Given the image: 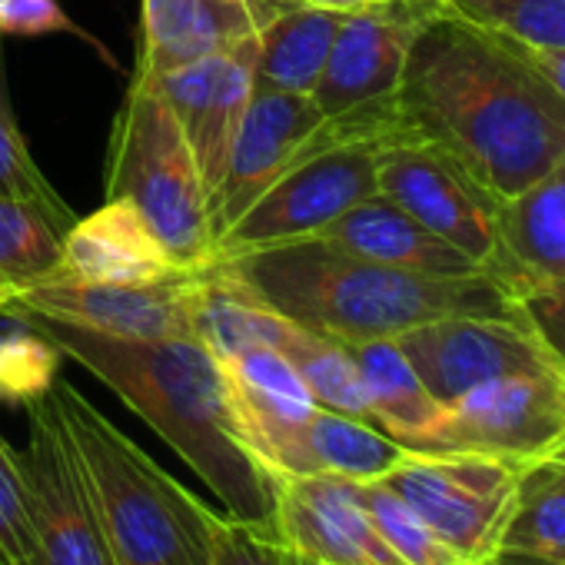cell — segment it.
Wrapping results in <instances>:
<instances>
[{
  "label": "cell",
  "mask_w": 565,
  "mask_h": 565,
  "mask_svg": "<svg viewBox=\"0 0 565 565\" xmlns=\"http://www.w3.org/2000/svg\"><path fill=\"white\" fill-rule=\"evenodd\" d=\"M51 396L77 449L114 565H210L216 509L160 469L74 383L57 376Z\"/></svg>",
  "instance_id": "obj_4"
},
{
  "label": "cell",
  "mask_w": 565,
  "mask_h": 565,
  "mask_svg": "<svg viewBox=\"0 0 565 565\" xmlns=\"http://www.w3.org/2000/svg\"><path fill=\"white\" fill-rule=\"evenodd\" d=\"M360 495L370 509L386 545L403 558V565H466L433 529L429 522L386 482H360Z\"/></svg>",
  "instance_id": "obj_31"
},
{
  "label": "cell",
  "mask_w": 565,
  "mask_h": 565,
  "mask_svg": "<svg viewBox=\"0 0 565 565\" xmlns=\"http://www.w3.org/2000/svg\"><path fill=\"white\" fill-rule=\"evenodd\" d=\"M290 565H313V562H307V558H300V555L290 552Z\"/></svg>",
  "instance_id": "obj_41"
},
{
  "label": "cell",
  "mask_w": 565,
  "mask_h": 565,
  "mask_svg": "<svg viewBox=\"0 0 565 565\" xmlns=\"http://www.w3.org/2000/svg\"><path fill=\"white\" fill-rule=\"evenodd\" d=\"M443 4L433 0H383L376 8L343 14L327 67L313 87L323 117L383 104L399 94L409 54L423 28Z\"/></svg>",
  "instance_id": "obj_13"
},
{
  "label": "cell",
  "mask_w": 565,
  "mask_h": 565,
  "mask_svg": "<svg viewBox=\"0 0 565 565\" xmlns=\"http://www.w3.org/2000/svg\"><path fill=\"white\" fill-rule=\"evenodd\" d=\"M522 472L495 456L409 449L380 482L399 492L466 565H486L515 512Z\"/></svg>",
  "instance_id": "obj_7"
},
{
  "label": "cell",
  "mask_w": 565,
  "mask_h": 565,
  "mask_svg": "<svg viewBox=\"0 0 565 565\" xmlns=\"http://www.w3.org/2000/svg\"><path fill=\"white\" fill-rule=\"evenodd\" d=\"M239 4H246V0H239Z\"/></svg>",
  "instance_id": "obj_44"
},
{
  "label": "cell",
  "mask_w": 565,
  "mask_h": 565,
  "mask_svg": "<svg viewBox=\"0 0 565 565\" xmlns=\"http://www.w3.org/2000/svg\"><path fill=\"white\" fill-rule=\"evenodd\" d=\"M210 565H290V548L273 522H243L230 512L213 515Z\"/></svg>",
  "instance_id": "obj_33"
},
{
  "label": "cell",
  "mask_w": 565,
  "mask_h": 565,
  "mask_svg": "<svg viewBox=\"0 0 565 565\" xmlns=\"http://www.w3.org/2000/svg\"><path fill=\"white\" fill-rule=\"evenodd\" d=\"M323 124L313 97L256 87L243 127L233 140L223 180L206 203L213 246L216 239L263 196V190L287 170L307 137Z\"/></svg>",
  "instance_id": "obj_15"
},
{
  "label": "cell",
  "mask_w": 565,
  "mask_h": 565,
  "mask_svg": "<svg viewBox=\"0 0 565 565\" xmlns=\"http://www.w3.org/2000/svg\"><path fill=\"white\" fill-rule=\"evenodd\" d=\"M0 196H18V200L38 203L64 230H71L74 220H77V213L67 206V200L54 190V183L38 167V160L31 153V143L21 134V124H18L14 104H11L4 54H0Z\"/></svg>",
  "instance_id": "obj_29"
},
{
  "label": "cell",
  "mask_w": 565,
  "mask_h": 565,
  "mask_svg": "<svg viewBox=\"0 0 565 565\" xmlns=\"http://www.w3.org/2000/svg\"><path fill=\"white\" fill-rule=\"evenodd\" d=\"M489 565H565V562H545V558H525V555H495Z\"/></svg>",
  "instance_id": "obj_38"
},
{
  "label": "cell",
  "mask_w": 565,
  "mask_h": 565,
  "mask_svg": "<svg viewBox=\"0 0 565 565\" xmlns=\"http://www.w3.org/2000/svg\"><path fill=\"white\" fill-rule=\"evenodd\" d=\"M343 14L294 4L256 31V87L310 97Z\"/></svg>",
  "instance_id": "obj_22"
},
{
  "label": "cell",
  "mask_w": 565,
  "mask_h": 565,
  "mask_svg": "<svg viewBox=\"0 0 565 565\" xmlns=\"http://www.w3.org/2000/svg\"><path fill=\"white\" fill-rule=\"evenodd\" d=\"M273 529L313 565H403L386 545L360 482L327 472H269Z\"/></svg>",
  "instance_id": "obj_14"
},
{
  "label": "cell",
  "mask_w": 565,
  "mask_h": 565,
  "mask_svg": "<svg viewBox=\"0 0 565 565\" xmlns=\"http://www.w3.org/2000/svg\"><path fill=\"white\" fill-rule=\"evenodd\" d=\"M253 90H256V34H246L233 41L230 47H223V61L216 71V84H213L203 124L190 143L196 167H200L206 203L223 180V170H226L233 140L243 127V117L249 110Z\"/></svg>",
  "instance_id": "obj_24"
},
{
  "label": "cell",
  "mask_w": 565,
  "mask_h": 565,
  "mask_svg": "<svg viewBox=\"0 0 565 565\" xmlns=\"http://www.w3.org/2000/svg\"><path fill=\"white\" fill-rule=\"evenodd\" d=\"M495 273L515 290L565 279V160L499 203Z\"/></svg>",
  "instance_id": "obj_19"
},
{
  "label": "cell",
  "mask_w": 565,
  "mask_h": 565,
  "mask_svg": "<svg viewBox=\"0 0 565 565\" xmlns=\"http://www.w3.org/2000/svg\"><path fill=\"white\" fill-rule=\"evenodd\" d=\"M495 555H525L565 562V472L552 462L529 466L515 512L502 532Z\"/></svg>",
  "instance_id": "obj_27"
},
{
  "label": "cell",
  "mask_w": 565,
  "mask_h": 565,
  "mask_svg": "<svg viewBox=\"0 0 565 565\" xmlns=\"http://www.w3.org/2000/svg\"><path fill=\"white\" fill-rule=\"evenodd\" d=\"M210 266L279 317L340 343L396 340L443 317L515 310V287L492 269L426 276L360 259L323 239L239 249Z\"/></svg>",
  "instance_id": "obj_3"
},
{
  "label": "cell",
  "mask_w": 565,
  "mask_h": 565,
  "mask_svg": "<svg viewBox=\"0 0 565 565\" xmlns=\"http://www.w3.org/2000/svg\"><path fill=\"white\" fill-rule=\"evenodd\" d=\"M200 269H183L150 282H64L47 279L11 297L8 313H38L71 327L124 340L196 337V307L203 294Z\"/></svg>",
  "instance_id": "obj_9"
},
{
  "label": "cell",
  "mask_w": 565,
  "mask_h": 565,
  "mask_svg": "<svg viewBox=\"0 0 565 565\" xmlns=\"http://www.w3.org/2000/svg\"><path fill=\"white\" fill-rule=\"evenodd\" d=\"M8 320L14 327L0 333V403L28 409L57 383L64 353L34 327L14 317Z\"/></svg>",
  "instance_id": "obj_30"
},
{
  "label": "cell",
  "mask_w": 565,
  "mask_h": 565,
  "mask_svg": "<svg viewBox=\"0 0 565 565\" xmlns=\"http://www.w3.org/2000/svg\"><path fill=\"white\" fill-rule=\"evenodd\" d=\"M256 34L239 0H143L137 67L160 74Z\"/></svg>",
  "instance_id": "obj_20"
},
{
  "label": "cell",
  "mask_w": 565,
  "mask_h": 565,
  "mask_svg": "<svg viewBox=\"0 0 565 565\" xmlns=\"http://www.w3.org/2000/svg\"><path fill=\"white\" fill-rule=\"evenodd\" d=\"M290 333V320L263 307L213 266H206L203 294L196 307V340L216 356L230 360L246 350H279Z\"/></svg>",
  "instance_id": "obj_25"
},
{
  "label": "cell",
  "mask_w": 565,
  "mask_h": 565,
  "mask_svg": "<svg viewBox=\"0 0 565 565\" xmlns=\"http://www.w3.org/2000/svg\"><path fill=\"white\" fill-rule=\"evenodd\" d=\"M343 253H353L370 263H383L393 269L426 273V276H472L489 273L482 263L456 249L449 239L426 230L406 210H399L383 193H373L327 223L317 236Z\"/></svg>",
  "instance_id": "obj_18"
},
{
  "label": "cell",
  "mask_w": 565,
  "mask_h": 565,
  "mask_svg": "<svg viewBox=\"0 0 565 565\" xmlns=\"http://www.w3.org/2000/svg\"><path fill=\"white\" fill-rule=\"evenodd\" d=\"M396 140L399 124L390 100L323 117L297 150L294 163L216 239L213 259L317 236L340 213L380 193V153Z\"/></svg>",
  "instance_id": "obj_5"
},
{
  "label": "cell",
  "mask_w": 565,
  "mask_h": 565,
  "mask_svg": "<svg viewBox=\"0 0 565 565\" xmlns=\"http://www.w3.org/2000/svg\"><path fill=\"white\" fill-rule=\"evenodd\" d=\"M495 34V31H492ZM542 84H548L562 100H565V51H545V47H529V44H519L505 34H495Z\"/></svg>",
  "instance_id": "obj_36"
},
{
  "label": "cell",
  "mask_w": 565,
  "mask_h": 565,
  "mask_svg": "<svg viewBox=\"0 0 565 565\" xmlns=\"http://www.w3.org/2000/svg\"><path fill=\"white\" fill-rule=\"evenodd\" d=\"M0 294H14L11 287H4V282H0Z\"/></svg>",
  "instance_id": "obj_42"
},
{
  "label": "cell",
  "mask_w": 565,
  "mask_h": 565,
  "mask_svg": "<svg viewBox=\"0 0 565 565\" xmlns=\"http://www.w3.org/2000/svg\"><path fill=\"white\" fill-rule=\"evenodd\" d=\"M11 297H14V294H0V323L8 320L4 313H8V303H11Z\"/></svg>",
  "instance_id": "obj_40"
},
{
  "label": "cell",
  "mask_w": 565,
  "mask_h": 565,
  "mask_svg": "<svg viewBox=\"0 0 565 565\" xmlns=\"http://www.w3.org/2000/svg\"><path fill=\"white\" fill-rule=\"evenodd\" d=\"M347 347L363 376L370 419L386 436L419 452L426 439L436 433L446 413V403H439L426 390V383L419 380L413 363L403 356L396 340H370V343H347Z\"/></svg>",
  "instance_id": "obj_21"
},
{
  "label": "cell",
  "mask_w": 565,
  "mask_h": 565,
  "mask_svg": "<svg viewBox=\"0 0 565 565\" xmlns=\"http://www.w3.org/2000/svg\"><path fill=\"white\" fill-rule=\"evenodd\" d=\"M396 347L439 403H452L489 380L562 370L519 310L443 317L396 337Z\"/></svg>",
  "instance_id": "obj_12"
},
{
  "label": "cell",
  "mask_w": 565,
  "mask_h": 565,
  "mask_svg": "<svg viewBox=\"0 0 565 565\" xmlns=\"http://www.w3.org/2000/svg\"><path fill=\"white\" fill-rule=\"evenodd\" d=\"M107 200H130L180 266L213 263L206 193L193 147L150 71L134 64L107 150Z\"/></svg>",
  "instance_id": "obj_6"
},
{
  "label": "cell",
  "mask_w": 565,
  "mask_h": 565,
  "mask_svg": "<svg viewBox=\"0 0 565 565\" xmlns=\"http://www.w3.org/2000/svg\"><path fill=\"white\" fill-rule=\"evenodd\" d=\"M486 565H489V562H486Z\"/></svg>",
  "instance_id": "obj_45"
},
{
  "label": "cell",
  "mask_w": 565,
  "mask_h": 565,
  "mask_svg": "<svg viewBox=\"0 0 565 565\" xmlns=\"http://www.w3.org/2000/svg\"><path fill=\"white\" fill-rule=\"evenodd\" d=\"M433 4H456V0H433Z\"/></svg>",
  "instance_id": "obj_43"
},
{
  "label": "cell",
  "mask_w": 565,
  "mask_h": 565,
  "mask_svg": "<svg viewBox=\"0 0 565 565\" xmlns=\"http://www.w3.org/2000/svg\"><path fill=\"white\" fill-rule=\"evenodd\" d=\"M406 456L409 449L386 436L376 423L317 406L300 433L294 472H327L353 482H376Z\"/></svg>",
  "instance_id": "obj_23"
},
{
  "label": "cell",
  "mask_w": 565,
  "mask_h": 565,
  "mask_svg": "<svg viewBox=\"0 0 565 565\" xmlns=\"http://www.w3.org/2000/svg\"><path fill=\"white\" fill-rule=\"evenodd\" d=\"M0 565H41L21 452L0 436Z\"/></svg>",
  "instance_id": "obj_32"
},
{
  "label": "cell",
  "mask_w": 565,
  "mask_h": 565,
  "mask_svg": "<svg viewBox=\"0 0 565 565\" xmlns=\"http://www.w3.org/2000/svg\"><path fill=\"white\" fill-rule=\"evenodd\" d=\"M47 34H71L77 41H87L90 47L100 51L104 61H110L100 41L71 21L61 0H0V38H47ZM110 67H117V61H110Z\"/></svg>",
  "instance_id": "obj_34"
},
{
  "label": "cell",
  "mask_w": 565,
  "mask_h": 565,
  "mask_svg": "<svg viewBox=\"0 0 565 565\" xmlns=\"http://www.w3.org/2000/svg\"><path fill=\"white\" fill-rule=\"evenodd\" d=\"M565 446V373H519L472 386L446 403L419 452H479L519 469Z\"/></svg>",
  "instance_id": "obj_8"
},
{
  "label": "cell",
  "mask_w": 565,
  "mask_h": 565,
  "mask_svg": "<svg viewBox=\"0 0 565 565\" xmlns=\"http://www.w3.org/2000/svg\"><path fill=\"white\" fill-rule=\"evenodd\" d=\"M64 226L31 200L0 196V282L14 294L57 273Z\"/></svg>",
  "instance_id": "obj_28"
},
{
  "label": "cell",
  "mask_w": 565,
  "mask_h": 565,
  "mask_svg": "<svg viewBox=\"0 0 565 565\" xmlns=\"http://www.w3.org/2000/svg\"><path fill=\"white\" fill-rule=\"evenodd\" d=\"M396 107L416 140L452 153L499 203L565 160V100L446 4L413 44Z\"/></svg>",
  "instance_id": "obj_1"
},
{
  "label": "cell",
  "mask_w": 565,
  "mask_h": 565,
  "mask_svg": "<svg viewBox=\"0 0 565 565\" xmlns=\"http://www.w3.org/2000/svg\"><path fill=\"white\" fill-rule=\"evenodd\" d=\"M114 390L243 522H273L269 472L246 449L223 363L196 340H124L38 313H11Z\"/></svg>",
  "instance_id": "obj_2"
},
{
  "label": "cell",
  "mask_w": 565,
  "mask_h": 565,
  "mask_svg": "<svg viewBox=\"0 0 565 565\" xmlns=\"http://www.w3.org/2000/svg\"><path fill=\"white\" fill-rule=\"evenodd\" d=\"M515 310L565 370V279L535 282V287L515 290Z\"/></svg>",
  "instance_id": "obj_35"
},
{
  "label": "cell",
  "mask_w": 565,
  "mask_h": 565,
  "mask_svg": "<svg viewBox=\"0 0 565 565\" xmlns=\"http://www.w3.org/2000/svg\"><path fill=\"white\" fill-rule=\"evenodd\" d=\"M21 469L28 479L41 565H114L77 449L51 393L28 406Z\"/></svg>",
  "instance_id": "obj_10"
},
{
  "label": "cell",
  "mask_w": 565,
  "mask_h": 565,
  "mask_svg": "<svg viewBox=\"0 0 565 565\" xmlns=\"http://www.w3.org/2000/svg\"><path fill=\"white\" fill-rule=\"evenodd\" d=\"M545 462H552L555 469H562V472H565V446H562V449H555Z\"/></svg>",
  "instance_id": "obj_39"
},
{
  "label": "cell",
  "mask_w": 565,
  "mask_h": 565,
  "mask_svg": "<svg viewBox=\"0 0 565 565\" xmlns=\"http://www.w3.org/2000/svg\"><path fill=\"white\" fill-rule=\"evenodd\" d=\"M276 353H282L290 360V366L300 373V380L307 383L317 406L343 413V416L370 419L363 376H360V366H356L347 343L323 337L317 330H307V327L290 320V333Z\"/></svg>",
  "instance_id": "obj_26"
},
{
  "label": "cell",
  "mask_w": 565,
  "mask_h": 565,
  "mask_svg": "<svg viewBox=\"0 0 565 565\" xmlns=\"http://www.w3.org/2000/svg\"><path fill=\"white\" fill-rule=\"evenodd\" d=\"M376 183L386 200L495 273L499 200L452 153L426 140L393 143L380 153Z\"/></svg>",
  "instance_id": "obj_11"
},
{
  "label": "cell",
  "mask_w": 565,
  "mask_h": 565,
  "mask_svg": "<svg viewBox=\"0 0 565 565\" xmlns=\"http://www.w3.org/2000/svg\"><path fill=\"white\" fill-rule=\"evenodd\" d=\"M183 269L190 266H180L170 256L147 216L130 200H107L100 210L77 216L74 226L64 233L61 266L51 279L150 282Z\"/></svg>",
  "instance_id": "obj_17"
},
{
  "label": "cell",
  "mask_w": 565,
  "mask_h": 565,
  "mask_svg": "<svg viewBox=\"0 0 565 565\" xmlns=\"http://www.w3.org/2000/svg\"><path fill=\"white\" fill-rule=\"evenodd\" d=\"M220 363L239 436L253 459L266 472H294L300 433L317 409L300 373L276 350H246Z\"/></svg>",
  "instance_id": "obj_16"
},
{
  "label": "cell",
  "mask_w": 565,
  "mask_h": 565,
  "mask_svg": "<svg viewBox=\"0 0 565 565\" xmlns=\"http://www.w3.org/2000/svg\"><path fill=\"white\" fill-rule=\"evenodd\" d=\"M294 4L320 8V11H333V14H356V11H366V8L383 4V0H294Z\"/></svg>",
  "instance_id": "obj_37"
}]
</instances>
